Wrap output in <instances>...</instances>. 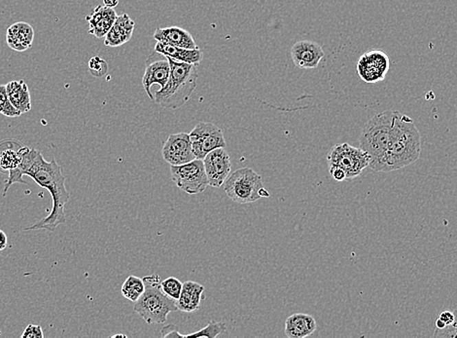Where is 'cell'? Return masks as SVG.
Returning a JSON list of instances; mask_svg holds the SVG:
<instances>
[{"label":"cell","mask_w":457,"mask_h":338,"mask_svg":"<svg viewBox=\"0 0 457 338\" xmlns=\"http://www.w3.org/2000/svg\"><path fill=\"white\" fill-rule=\"evenodd\" d=\"M135 23L128 14L118 16L111 29L104 37V45L119 47L132 39Z\"/></svg>","instance_id":"cell-17"},{"label":"cell","mask_w":457,"mask_h":338,"mask_svg":"<svg viewBox=\"0 0 457 338\" xmlns=\"http://www.w3.org/2000/svg\"><path fill=\"white\" fill-rule=\"evenodd\" d=\"M21 337L43 338L44 337L43 330H42L41 326L32 325V324H30V325L27 326V327L25 328V330H23V332L22 333V335H21Z\"/></svg>","instance_id":"cell-30"},{"label":"cell","mask_w":457,"mask_h":338,"mask_svg":"<svg viewBox=\"0 0 457 338\" xmlns=\"http://www.w3.org/2000/svg\"><path fill=\"white\" fill-rule=\"evenodd\" d=\"M155 51L166 57L177 61V62L192 63V65H200L203 59V53L200 48H181V47L170 45V44L159 41H157L156 45H155Z\"/></svg>","instance_id":"cell-22"},{"label":"cell","mask_w":457,"mask_h":338,"mask_svg":"<svg viewBox=\"0 0 457 338\" xmlns=\"http://www.w3.org/2000/svg\"><path fill=\"white\" fill-rule=\"evenodd\" d=\"M144 290L145 284L143 282V279L140 278V277L131 275L124 282L121 293L122 295L126 299L130 300V302L135 304V302H137L138 298L142 297V293H144Z\"/></svg>","instance_id":"cell-24"},{"label":"cell","mask_w":457,"mask_h":338,"mask_svg":"<svg viewBox=\"0 0 457 338\" xmlns=\"http://www.w3.org/2000/svg\"><path fill=\"white\" fill-rule=\"evenodd\" d=\"M290 55L293 63L299 69L313 70L318 67L325 53L317 42L302 41L292 46Z\"/></svg>","instance_id":"cell-14"},{"label":"cell","mask_w":457,"mask_h":338,"mask_svg":"<svg viewBox=\"0 0 457 338\" xmlns=\"http://www.w3.org/2000/svg\"><path fill=\"white\" fill-rule=\"evenodd\" d=\"M119 4V0H103V6L109 7V8H115Z\"/></svg>","instance_id":"cell-35"},{"label":"cell","mask_w":457,"mask_h":338,"mask_svg":"<svg viewBox=\"0 0 457 338\" xmlns=\"http://www.w3.org/2000/svg\"><path fill=\"white\" fill-rule=\"evenodd\" d=\"M454 321L452 325L447 326L442 330H436L434 337L440 338H457V309L454 312Z\"/></svg>","instance_id":"cell-29"},{"label":"cell","mask_w":457,"mask_h":338,"mask_svg":"<svg viewBox=\"0 0 457 338\" xmlns=\"http://www.w3.org/2000/svg\"><path fill=\"white\" fill-rule=\"evenodd\" d=\"M172 182L190 195L201 194L208 189V180L203 161L194 159L189 163L170 167Z\"/></svg>","instance_id":"cell-8"},{"label":"cell","mask_w":457,"mask_h":338,"mask_svg":"<svg viewBox=\"0 0 457 338\" xmlns=\"http://www.w3.org/2000/svg\"><path fill=\"white\" fill-rule=\"evenodd\" d=\"M189 135L196 159L203 160L213 150L226 147L221 128L210 122H199Z\"/></svg>","instance_id":"cell-9"},{"label":"cell","mask_w":457,"mask_h":338,"mask_svg":"<svg viewBox=\"0 0 457 338\" xmlns=\"http://www.w3.org/2000/svg\"><path fill=\"white\" fill-rule=\"evenodd\" d=\"M369 155L360 147H353L344 142L334 145L327 155L328 167H339L344 171L346 180L360 176L370 166Z\"/></svg>","instance_id":"cell-7"},{"label":"cell","mask_w":457,"mask_h":338,"mask_svg":"<svg viewBox=\"0 0 457 338\" xmlns=\"http://www.w3.org/2000/svg\"><path fill=\"white\" fill-rule=\"evenodd\" d=\"M316 321L309 314L297 313L288 317L285 321V332L289 338H304L316 330Z\"/></svg>","instance_id":"cell-20"},{"label":"cell","mask_w":457,"mask_h":338,"mask_svg":"<svg viewBox=\"0 0 457 338\" xmlns=\"http://www.w3.org/2000/svg\"><path fill=\"white\" fill-rule=\"evenodd\" d=\"M23 176L32 178L42 189H45L53 199V208L45 218L25 230L45 229L55 231L58 225L65 224V205L69 201L70 194L65 187V178L63 175L62 167L53 159L46 161L39 150L29 149L25 152L21 165L9 171L8 180L4 187V195L12 184H25Z\"/></svg>","instance_id":"cell-1"},{"label":"cell","mask_w":457,"mask_h":338,"mask_svg":"<svg viewBox=\"0 0 457 338\" xmlns=\"http://www.w3.org/2000/svg\"><path fill=\"white\" fill-rule=\"evenodd\" d=\"M447 326L445 325V323H443L442 321L440 320V319H438L437 321H436V328H438V330H442V328H446Z\"/></svg>","instance_id":"cell-36"},{"label":"cell","mask_w":457,"mask_h":338,"mask_svg":"<svg viewBox=\"0 0 457 338\" xmlns=\"http://www.w3.org/2000/svg\"><path fill=\"white\" fill-rule=\"evenodd\" d=\"M160 53L154 52L149 56L145 63V72L142 77V85L145 92L150 98V100L154 102V95L151 92V87L157 84L163 88L168 81L170 74V61L168 57L161 55Z\"/></svg>","instance_id":"cell-12"},{"label":"cell","mask_w":457,"mask_h":338,"mask_svg":"<svg viewBox=\"0 0 457 338\" xmlns=\"http://www.w3.org/2000/svg\"><path fill=\"white\" fill-rule=\"evenodd\" d=\"M164 159L170 166H180L194 160L193 147L189 134H172L166 140L161 149Z\"/></svg>","instance_id":"cell-11"},{"label":"cell","mask_w":457,"mask_h":338,"mask_svg":"<svg viewBox=\"0 0 457 338\" xmlns=\"http://www.w3.org/2000/svg\"><path fill=\"white\" fill-rule=\"evenodd\" d=\"M421 154V133L414 121L408 115L395 112L386 152V173L412 165L419 160Z\"/></svg>","instance_id":"cell-2"},{"label":"cell","mask_w":457,"mask_h":338,"mask_svg":"<svg viewBox=\"0 0 457 338\" xmlns=\"http://www.w3.org/2000/svg\"><path fill=\"white\" fill-rule=\"evenodd\" d=\"M161 290L172 299L177 300L181 295L183 284L175 277H168L161 282Z\"/></svg>","instance_id":"cell-26"},{"label":"cell","mask_w":457,"mask_h":338,"mask_svg":"<svg viewBox=\"0 0 457 338\" xmlns=\"http://www.w3.org/2000/svg\"><path fill=\"white\" fill-rule=\"evenodd\" d=\"M439 319L443 323H445V325H452L454 321V313L451 311H443L442 313L440 314Z\"/></svg>","instance_id":"cell-33"},{"label":"cell","mask_w":457,"mask_h":338,"mask_svg":"<svg viewBox=\"0 0 457 338\" xmlns=\"http://www.w3.org/2000/svg\"><path fill=\"white\" fill-rule=\"evenodd\" d=\"M227 326L224 321H210L205 328H201L197 332L189 333L185 335V338L194 337V338H216L222 333L226 332Z\"/></svg>","instance_id":"cell-25"},{"label":"cell","mask_w":457,"mask_h":338,"mask_svg":"<svg viewBox=\"0 0 457 338\" xmlns=\"http://www.w3.org/2000/svg\"><path fill=\"white\" fill-rule=\"evenodd\" d=\"M153 39L156 41L170 44V45L181 47L186 49H199L194 37L188 30L180 27L159 28L154 32Z\"/></svg>","instance_id":"cell-16"},{"label":"cell","mask_w":457,"mask_h":338,"mask_svg":"<svg viewBox=\"0 0 457 338\" xmlns=\"http://www.w3.org/2000/svg\"><path fill=\"white\" fill-rule=\"evenodd\" d=\"M224 190L231 200L241 205L271 196L265 189L261 176L248 167L230 173L225 182Z\"/></svg>","instance_id":"cell-6"},{"label":"cell","mask_w":457,"mask_h":338,"mask_svg":"<svg viewBox=\"0 0 457 338\" xmlns=\"http://www.w3.org/2000/svg\"><path fill=\"white\" fill-rule=\"evenodd\" d=\"M143 282L144 293L135 302L133 310L149 325L166 323L168 314L177 311V302L161 290L160 276H146Z\"/></svg>","instance_id":"cell-5"},{"label":"cell","mask_w":457,"mask_h":338,"mask_svg":"<svg viewBox=\"0 0 457 338\" xmlns=\"http://www.w3.org/2000/svg\"><path fill=\"white\" fill-rule=\"evenodd\" d=\"M89 70H90L91 74L93 77L100 78V77L104 76L107 74V72H109V63H107L104 59L95 56L89 62Z\"/></svg>","instance_id":"cell-28"},{"label":"cell","mask_w":457,"mask_h":338,"mask_svg":"<svg viewBox=\"0 0 457 338\" xmlns=\"http://www.w3.org/2000/svg\"><path fill=\"white\" fill-rule=\"evenodd\" d=\"M117 17L118 16L113 8L104 6L96 7L91 15L86 17V21L89 23V34H93L97 39L105 37Z\"/></svg>","instance_id":"cell-15"},{"label":"cell","mask_w":457,"mask_h":338,"mask_svg":"<svg viewBox=\"0 0 457 338\" xmlns=\"http://www.w3.org/2000/svg\"><path fill=\"white\" fill-rule=\"evenodd\" d=\"M0 114L5 115L7 117H11V118L19 117L21 115V112L10 102L6 85H0Z\"/></svg>","instance_id":"cell-27"},{"label":"cell","mask_w":457,"mask_h":338,"mask_svg":"<svg viewBox=\"0 0 457 338\" xmlns=\"http://www.w3.org/2000/svg\"><path fill=\"white\" fill-rule=\"evenodd\" d=\"M394 114L395 112L386 110L375 115L361 132L359 147L369 155V167L376 172L386 173V152Z\"/></svg>","instance_id":"cell-4"},{"label":"cell","mask_w":457,"mask_h":338,"mask_svg":"<svg viewBox=\"0 0 457 338\" xmlns=\"http://www.w3.org/2000/svg\"><path fill=\"white\" fill-rule=\"evenodd\" d=\"M390 67V60L383 51L366 52L361 56L356 65V72L366 83H377L384 81Z\"/></svg>","instance_id":"cell-10"},{"label":"cell","mask_w":457,"mask_h":338,"mask_svg":"<svg viewBox=\"0 0 457 338\" xmlns=\"http://www.w3.org/2000/svg\"><path fill=\"white\" fill-rule=\"evenodd\" d=\"M34 39V28L30 23L18 22L13 23L7 30L6 42L13 50L27 51L32 46Z\"/></svg>","instance_id":"cell-19"},{"label":"cell","mask_w":457,"mask_h":338,"mask_svg":"<svg viewBox=\"0 0 457 338\" xmlns=\"http://www.w3.org/2000/svg\"><path fill=\"white\" fill-rule=\"evenodd\" d=\"M205 292V287L194 281L183 283L180 297L177 300L178 310L186 313H192L201 308V298Z\"/></svg>","instance_id":"cell-21"},{"label":"cell","mask_w":457,"mask_h":338,"mask_svg":"<svg viewBox=\"0 0 457 338\" xmlns=\"http://www.w3.org/2000/svg\"><path fill=\"white\" fill-rule=\"evenodd\" d=\"M8 246V237H7L5 232L0 230V252L5 250Z\"/></svg>","instance_id":"cell-34"},{"label":"cell","mask_w":457,"mask_h":338,"mask_svg":"<svg viewBox=\"0 0 457 338\" xmlns=\"http://www.w3.org/2000/svg\"><path fill=\"white\" fill-rule=\"evenodd\" d=\"M161 337H185V335H182L178 332L177 328L175 326L170 325L166 326L161 330Z\"/></svg>","instance_id":"cell-31"},{"label":"cell","mask_w":457,"mask_h":338,"mask_svg":"<svg viewBox=\"0 0 457 338\" xmlns=\"http://www.w3.org/2000/svg\"><path fill=\"white\" fill-rule=\"evenodd\" d=\"M203 161L210 187H221L231 173L232 163L228 152L225 149H214L206 155Z\"/></svg>","instance_id":"cell-13"},{"label":"cell","mask_w":457,"mask_h":338,"mask_svg":"<svg viewBox=\"0 0 457 338\" xmlns=\"http://www.w3.org/2000/svg\"><path fill=\"white\" fill-rule=\"evenodd\" d=\"M329 173L336 182H342L346 180V173L339 167H329Z\"/></svg>","instance_id":"cell-32"},{"label":"cell","mask_w":457,"mask_h":338,"mask_svg":"<svg viewBox=\"0 0 457 338\" xmlns=\"http://www.w3.org/2000/svg\"><path fill=\"white\" fill-rule=\"evenodd\" d=\"M170 61V74L165 87L154 94V102L164 109H177L183 107L196 90L198 72L192 63Z\"/></svg>","instance_id":"cell-3"},{"label":"cell","mask_w":457,"mask_h":338,"mask_svg":"<svg viewBox=\"0 0 457 338\" xmlns=\"http://www.w3.org/2000/svg\"><path fill=\"white\" fill-rule=\"evenodd\" d=\"M111 337L112 338H114V337H126V335H113V337Z\"/></svg>","instance_id":"cell-37"},{"label":"cell","mask_w":457,"mask_h":338,"mask_svg":"<svg viewBox=\"0 0 457 338\" xmlns=\"http://www.w3.org/2000/svg\"><path fill=\"white\" fill-rule=\"evenodd\" d=\"M7 93L14 107L21 112L27 114L32 109V97L29 86L23 81H10L6 84Z\"/></svg>","instance_id":"cell-23"},{"label":"cell","mask_w":457,"mask_h":338,"mask_svg":"<svg viewBox=\"0 0 457 338\" xmlns=\"http://www.w3.org/2000/svg\"><path fill=\"white\" fill-rule=\"evenodd\" d=\"M29 149L16 140L0 142V172L8 173L9 171L18 168Z\"/></svg>","instance_id":"cell-18"}]
</instances>
